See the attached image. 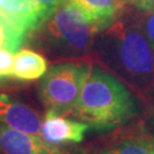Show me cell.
Returning a JSON list of instances; mask_svg holds the SVG:
<instances>
[{
	"label": "cell",
	"instance_id": "1",
	"mask_svg": "<svg viewBox=\"0 0 154 154\" xmlns=\"http://www.w3.org/2000/svg\"><path fill=\"white\" fill-rule=\"evenodd\" d=\"M138 98L116 74L93 65L70 116L91 130L106 132L139 118Z\"/></svg>",
	"mask_w": 154,
	"mask_h": 154
},
{
	"label": "cell",
	"instance_id": "2",
	"mask_svg": "<svg viewBox=\"0 0 154 154\" xmlns=\"http://www.w3.org/2000/svg\"><path fill=\"white\" fill-rule=\"evenodd\" d=\"M114 40L104 50V60L147 104L154 87V49L144 32L116 30Z\"/></svg>",
	"mask_w": 154,
	"mask_h": 154
},
{
	"label": "cell",
	"instance_id": "3",
	"mask_svg": "<svg viewBox=\"0 0 154 154\" xmlns=\"http://www.w3.org/2000/svg\"><path fill=\"white\" fill-rule=\"evenodd\" d=\"M91 66L93 64L86 61L63 62L51 66L39 85V97L46 110L70 116Z\"/></svg>",
	"mask_w": 154,
	"mask_h": 154
},
{
	"label": "cell",
	"instance_id": "4",
	"mask_svg": "<svg viewBox=\"0 0 154 154\" xmlns=\"http://www.w3.org/2000/svg\"><path fill=\"white\" fill-rule=\"evenodd\" d=\"M73 154H154V137L146 119L137 118L100 132Z\"/></svg>",
	"mask_w": 154,
	"mask_h": 154
},
{
	"label": "cell",
	"instance_id": "5",
	"mask_svg": "<svg viewBox=\"0 0 154 154\" xmlns=\"http://www.w3.org/2000/svg\"><path fill=\"white\" fill-rule=\"evenodd\" d=\"M49 18L48 41L57 51L79 55L90 49L94 34L97 32L77 8L66 1Z\"/></svg>",
	"mask_w": 154,
	"mask_h": 154
},
{
	"label": "cell",
	"instance_id": "6",
	"mask_svg": "<svg viewBox=\"0 0 154 154\" xmlns=\"http://www.w3.org/2000/svg\"><path fill=\"white\" fill-rule=\"evenodd\" d=\"M90 127L80 121L73 120L69 116H62L53 110H47L41 123V137L51 145L80 144L85 140Z\"/></svg>",
	"mask_w": 154,
	"mask_h": 154
},
{
	"label": "cell",
	"instance_id": "7",
	"mask_svg": "<svg viewBox=\"0 0 154 154\" xmlns=\"http://www.w3.org/2000/svg\"><path fill=\"white\" fill-rule=\"evenodd\" d=\"M0 149L5 154H73L47 143L38 135L0 123Z\"/></svg>",
	"mask_w": 154,
	"mask_h": 154
},
{
	"label": "cell",
	"instance_id": "8",
	"mask_svg": "<svg viewBox=\"0 0 154 154\" xmlns=\"http://www.w3.org/2000/svg\"><path fill=\"white\" fill-rule=\"evenodd\" d=\"M0 123L41 136L42 119L37 110L11 95L0 93Z\"/></svg>",
	"mask_w": 154,
	"mask_h": 154
},
{
	"label": "cell",
	"instance_id": "9",
	"mask_svg": "<svg viewBox=\"0 0 154 154\" xmlns=\"http://www.w3.org/2000/svg\"><path fill=\"white\" fill-rule=\"evenodd\" d=\"M0 14L28 37L46 22L39 0H0Z\"/></svg>",
	"mask_w": 154,
	"mask_h": 154
},
{
	"label": "cell",
	"instance_id": "10",
	"mask_svg": "<svg viewBox=\"0 0 154 154\" xmlns=\"http://www.w3.org/2000/svg\"><path fill=\"white\" fill-rule=\"evenodd\" d=\"M127 0H67L82 14L91 28L99 32L120 16Z\"/></svg>",
	"mask_w": 154,
	"mask_h": 154
},
{
	"label": "cell",
	"instance_id": "11",
	"mask_svg": "<svg viewBox=\"0 0 154 154\" xmlns=\"http://www.w3.org/2000/svg\"><path fill=\"white\" fill-rule=\"evenodd\" d=\"M48 62L41 54L31 49L18 50L14 57L13 78L21 81H33L45 75Z\"/></svg>",
	"mask_w": 154,
	"mask_h": 154
},
{
	"label": "cell",
	"instance_id": "12",
	"mask_svg": "<svg viewBox=\"0 0 154 154\" xmlns=\"http://www.w3.org/2000/svg\"><path fill=\"white\" fill-rule=\"evenodd\" d=\"M29 37L0 14V48L17 53Z\"/></svg>",
	"mask_w": 154,
	"mask_h": 154
},
{
	"label": "cell",
	"instance_id": "13",
	"mask_svg": "<svg viewBox=\"0 0 154 154\" xmlns=\"http://www.w3.org/2000/svg\"><path fill=\"white\" fill-rule=\"evenodd\" d=\"M14 57V53L5 48H0V82L13 78Z\"/></svg>",
	"mask_w": 154,
	"mask_h": 154
},
{
	"label": "cell",
	"instance_id": "14",
	"mask_svg": "<svg viewBox=\"0 0 154 154\" xmlns=\"http://www.w3.org/2000/svg\"><path fill=\"white\" fill-rule=\"evenodd\" d=\"M67 0H39L40 7L42 9L46 20L49 18L61 6L66 4Z\"/></svg>",
	"mask_w": 154,
	"mask_h": 154
},
{
	"label": "cell",
	"instance_id": "15",
	"mask_svg": "<svg viewBox=\"0 0 154 154\" xmlns=\"http://www.w3.org/2000/svg\"><path fill=\"white\" fill-rule=\"evenodd\" d=\"M143 32L154 49V11H149V15L145 21Z\"/></svg>",
	"mask_w": 154,
	"mask_h": 154
},
{
	"label": "cell",
	"instance_id": "16",
	"mask_svg": "<svg viewBox=\"0 0 154 154\" xmlns=\"http://www.w3.org/2000/svg\"><path fill=\"white\" fill-rule=\"evenodd\" d=\"M127 1H129L131 5L143 11L149 13L154 11V0H127Z\"/></svg>",
	"mask_w": 154,
	"mask_h": 154
},
{
	"label": "cell",
	"instance_id": "17",
	"mask_svg": "<svg viewBox=\"0 0 154 154\" xmlns=\"http://www.w3.org/2000/svg\"><path fill=\"white\" fill-rule=\"evenodd\" d=\"M147 105L149 106V111L154 113V87L152 89V93H151V96H149V99L147 102Z\"/></svg>",
	"mask_w": 154,
	"mask_h": 154
},
{
	"label": "cell",
	"instance_id": "18",
	"mask_svg": "<svg viewBox=\"0 0 154 154\" xmlns=\"http://www.w3.org/2000/svg\"><path fill=\"white\" fill-rule=\"evenodd\" d=\"M151 130H152V134H153V137H154V122L153 125H152V127H151Z\"/></svg>",
	"mask_w": 154,
	"mask_h": 154
},
{
	"label": "cell",
	"instance_id": "19",
	"mask_svg": "<svg viewBox=\"0 0 154 154\" xmlns=\"http://www.w3.org/2000/svg\"><path fill=\"white\" fill-rule=\"evenodd\" d=\"M0 154H5V153H4V152H2V151H1V149H0Z\"/></svg>",
	"mask_w": 154,
	"mask_h": 154
}]
</instances>
